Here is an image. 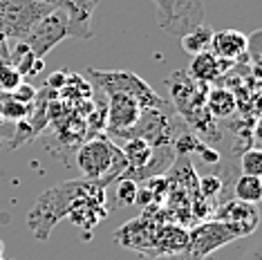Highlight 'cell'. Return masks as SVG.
Masks as SVG:
<instances>
[{
  "instance_id": "cell-1",
  "label": "cell",
  "mask_w": 262,
  "mask_h": 260,
  "mask_svg": "<svg viewBox=\"0 0 262 260\" xmlns=\"http://www.w3.org/2000/svg\"><path fill=\"white\" fill-rule=\"evenodd\" d=\"M105 215V186L94 180H70L38 195L27 213V227L38 240H47L52 229L70 218V222L90 235Z\"/></svg>"
},
{
  "instance_id": "cell-2",
  "label": "cell",
  "mask_w": 262,
  "mask_h": 260,
  "mask_svg": "<svg viewBox=\"0 0 262 260\" xmlns=\"http://www.w3.org/2000/svg\"><path fill=\"white\" fill-rule=\"evenodd\" d=\"M76 166L85 180L101 182L103 186L115 184L126 175V159L121 148H117L108 137H94L79 148L76 153Z\"/></svg>"
},
{
  "instance_id": "cell-3",
  "label": "cell",
  "mask_w": 262,
  "mask_h": 260,
  "mask_svg": "<svg viewBox=\"0 0 262 260\" xmlns=\"http://www.w3.org/2000/svg\"><path fill=\"white\" fill-rule=\"evenodd\" d=\"M88 74L94 79L97 88L105 97H108V94H117V92L128 94V97H133L135 101L141 105V110L159 108V105L166 103V99L159 97V94L135 72H126V70H88Z\"/></svg>"
},
{
  "instance_id": "cell-4",
  "label": "cell",
  "mask_w": 262,
  "mask_h": 260,
  "mask_svg": "<svg viewBox=\"0 0 262 260\" xmlns=\"http://www.w3.org/2000/svg\"><path fill=\"white\" fill-rule=\"evenodd\" d=\"M54 9L38 0H0V25L9 40H25L36 23Z\"/></svg>"
},
{
  "instance_id": "cell-5",
  "label": "cell",
  "mask_w": 262,
  "mask_h": 260,
  "mask_svg": "<svg viewBox=\"0 0 262 260\" xmlns=\"http://www.w3.org/2000/svg\"><path fill=\"white\" fill-rule=\"evenodd\" d=\"M237 240V235L231 231L226 224L217 222V220H206L200 222L198 227H193L188 231V242L186 247L170 256V260H204L208 258L213 251H217L220 247L229 245V242Z\"/></svg>"
},
{
  "instance_id": "cell-6",
  "label": "cell",
  "mask_w": 262,
  "mask_h": 260,
  "mask_svg": "<svg viewBox=\"0 0 262 260\" xmlns=\"http://www.w3.org/2000/svg\"><path fill=\"white\" fill-rule=\"evenodd\" d=\"M70 38V27H68V16L61 7H54L47 16H43L36 27L27 34L25 45L34 52L38 58H45L61 40Z\"/></svg>"
},
{
  "instance_id": "cell-7",
  "label": "cell",
  "mask_w": 262,
  "mask_h": 260,
  "mask_svg": "<svg viewBox=\"0 0 262 260\" xmlns=\"http://www.w3.org/2000/svg\"><path fill=\"white\" fill-rule=\"evenodd\" d=\"M213 220L226 224L237 238H244V235L255 231V227L260 222V213L255 204L240 202V200H229V202L220 204L215 209Z\"/></svg>"
},
{
  "instance_id": "cell-8",
  "label": "cell",
  "mask_w": 262,
  "mask_h": 260,
  "mask_svg": "<svg viewBox=\"0 0 262 260\" xmlns=\"http://www.w3.org/2000/svg\"><path fill=\"white\" fill-rule=\"evenodd\" d=\"M108 105H105V133L119 135L123 130L133 128L141 117V105L128 94H108Z\"/></svg>"
},
{
  "instance_id": "cell-9",
  "label": "cell",
  "mask_w": 262,
  "mask_h": 260,
  "mask_svg": "<svg viewBox=\"0 0 262 260\" xmlns=\"http://www.w3.org/2000/svg\"><path fill=\"white\" fill-rule=\"evenodd\" d=\"M101 0H61V7L68 16L70 38L88 40L92 38V16Z\"/></svg>"
},
{
  "instance_id": "cell-10",
  "label": "cell",
  "mask_w": 262,
  "mask_h": 260,
  "mask_svg": "<svg viewBox=\"0 0 262 260\" xmlns=\"http://www.w3.org/2000/svg\"><path fill=\"white\" fill-rule=\"evenodd\" d=\"M159 224L162 222L148 220V215L144 213L141 218H137V220L123 224V227L115 233V238H117V242H121L123 247H128V249H137L139 253H146L150 249Z\"/></svg>"
},
{
  "instance_id": "cell-11",
  "label": "cell",
  "mask_w": 262,
  "mask_h": 260,
  "mask_svg": "<svg viewBox=\"0 0 262 260\" xmlns=\"http://www.w3.org/2000/svg\"><path fill=\"white\" fill-rule=\"evenodd\" d=\"M188 242V231L182 224H172V222H162L157 227L155 240L144 256L148 258H164V256H175L180 253Z\"/></svg>"
},
{
  "instance_id": "cell-12",
  "label": "cell",
  "mask_w": 262,
  "mask_h": 260,
  "mask_svg": "<svg viewBox=\"0 0 262 260\" xmlns=\"http://www.w3.org/2000/svg\"><path fill=\"white\" fill-rule=\"evenodd\" d=\"M202 23H204V7H202V0H175L172 16L159 27L166 29L168 34H175V36H184L186 32L202 25Z\"/></svg>"
},
{
  "instance_id": "cell-13",
  "label": "cell",
  "mask_w": 262,
  "mask_h": 260,
  "mask_svg": "<svg viewBox=\"0 0 262 260\" xmlns=\"http://www.w3.org/2000/svg\"><path fill=\"white\" fill-rule=\"evenodd\" d=\"M247 43H249L247 34L237 32V29H222V32H213L211 52L217 58H224V61H231V63H240L242 58L249 61Z\"/></svg>"
},
{
  "instance_id": "cell-14",
  "label": "cell",
  "mask_w": 262,
  "mask_h": 260,
  "mask_svg": "<svg viewBox=\"0 0 262 260\" xmlns=\"http://www.w3.org/2000/svg\"><path fill=\"white\" fill-rule=\"evenodd\" d=\"M235 63L231 61H224V58H217L213 54L211 50L208 52H202V54H195V58L190 61V68H188V74L193 81H198V83H213V81H217L220 76H222L226 70H231Z\"/></svg>"
},
{
  "instance_id": "cell-15",
  "label": "cell",
  "mask_w": 262,
  "mask_h": 260,
  "mask_svg": "<svg viewBox=\"0 0 262 260\" xmlns=\"http://www.w3.org/2000/svg\"><path fill=\"white\" fill-rule=\"evenodd\" d=\"M121 153H123V159H126V166H128L123 177L135 180V177L146 168V164L150 162L152 146L139 137H133V139H126V146L121 148Z\"/></svg>"
},
{
  "instance_id": "cell-16",
  "label": "cell",
  "mask_w": 262,
  "mask_h": 260,
  "mask_svg": "<svg viewBox=\"0 0 262 260\" xmlns=\"http://www.w3.org/2000/svg\"><path fill=\"white\" fill-rule=\"evenodd\" d=\"M9 63L25 76H38L45 70V58H38L25 45V40H11L9 45Z\"/></svg>"
},
{
  "instance_id": "cell-17",
  "label": "cell",
  "mask_w": 262,
  "mask_h": 260,
  "mask_svg": "<svg viewBox=\"0 0 262 260\" xmlns=\"http://www.w3.org/2000/svg\"><path fill=\"white\" fill-rule=\"evenodd\" d=\"M204 103H206L208 115L215 121L229 119L237 110V97L233 94V90H229V88H224V85H215V88H211V90H206Z\"/></svg>"
},
{
  "instance_id": "cell-18",
  "label": "cell",
  "mask_w": 262,
  "mask_h": 260,
  "mask_svg": "<svg viewBox=\"0 0 262 260\" xmlns=\"http://www.w3.org/2000/svg\"><path fill=\"white\" fill-rule=\"evenodd\" d=\"M182 38V47L184 52L190 56L195 54H202V52H208L211 50V38H213V29L206 25V23H202V25L193 27L190 32H186Z\"/></svg>"
},
{
  "instance_id": "cell-19",
  "label": "cell",
  "mask_w": 262,
  "mask_h": 260,
  "mask_svg": "<svg viewBox=\"0 0 262 260\" xmlns=\"http://www.w3.org/2000/svg\"><path fill=\"white\" fill-rule=\"evenodd\" d=\"M34 103H23L16 101L9 92H0V117L7 123H18L32 117Z\"/></svg>"
},
{
  "instance_id": "cell-20",
  "label": "cell",
  "mask_w": 262,
  "mask_h": 260,
  "mask_svg": "<svg viewBox=\"0 0 262 260\" xmlns=\"http://www.w3.org/2000/svg\"><path fill=\"white\" fill-rule=\"evenodd\" d=\"M233 195L240 202L249 204H258L262 200V182L255 175H237V180L233 182Z\"/></svg>"
},
{
  "instance_id": "cell-21",
  "label": "cell",
  "mask_w": 262,
  "mask_h": 260,
  "mask_svg": "<svg viewBox=\"0 0 262 260\" xmlns=\"http://www.w3.org/2000/svg\"><path fill=\"white\" fill-rule=\"evenodd\" d=\"M63 97H74V99H90L92 97V88L88 85V81L79 74H68V81L65 85L58 90Z\"/></svg>"
},
{
  "instance_id": "cell-22",
  "label": "cell",
  "mask_w": 262,
  "mask_h": 260,
  "mask_svg": "<svg viewBox=\"0 0 262 260\" xmlns=\"http://www.w3.org/2000/svg\"><path fill=\"white\" fill-rule=\"evenodd\" d=\"M115 184H117V206L119 209L133 206L137 200V188H139V184H137L135 180H128V177H121Z\"/></svg>"
},
{
  "instance_id": "cell-23",
  "label": "cell",
  "mask_w": 262,
  "mask_h": 260,
  "mask_svg": "<svg viewBox=\"0 0 262 260\" xmlns=\"http://www.w3.org/2000/svg\"><path fill=\"white\" fill-rule=\"evenodd\" d=\"M240 173L242 175H262V153L260 148H249L240 155Z\"/></svg>"
},
{
  "instance_id": "cell-24",
  "label": "cell",
  "mask_w": 262,
  "mask_h": 260,
  "mask_svg": "<svg viewBox=\"0 0 262 260\" xmlns=\"http://www.w3.org/2000/svg\"><path fill=\"white\" fill-rule=\"evenodd\" d=\"M23 81V74L11 63H0V92H14Z\"/></svg>"
},
{
  "instance_id": "cell-25",
  "label": "cell",
  "mask_w": 262,
  "mask_h": 260,
  "mask_svg": "<svg viewBox=\"0 0 262 260\" xmlns=\"http://www.w3.org/2000/svg\"><path fill=\"white\" fill-rule=\"evenodd\" d=\"M36 92H38L36 88H34V85H29V83H25V81H23V83H20L18 88H16L14 92H9V94L16 99V101H23V103H34V101H36Z\"/></svg>"
},
{
  "instance_id": "cell-26",
  "label": "cell",
  "mask_w": 262,
  "mask_h": 260,
  "mask_svg": "<svg viewBox=\"0 0 262 260\" xmlns=\"http://www.w3.org/2000/svg\"><path fill=\"white\" fill-rule=\"evenodd\" d=\"M152 3L157 5V7H159V14H162V16H159V25H164V23L172 16V9H175V0H152Z\"/></svg>"
},
{
  "instance_id": "cell-27",
  "label": "cell",
  "mask_w": 262,
  "mask_h": 260,
  "mask_svg": "<svg viewBox=\"0 0 262 260\" xmlns=\"http://www.w3.org/2000/svg\"><path fill=\"white\" fill-rule=\"evenodd\" d=\"M65 81H68V72H63V70H58V72H54L50 76V79L45 81V85H47V90H54L58 92L61 88L65 85Z\"/></svg>"
},
{
  "instance_id": "cell-28",
  "label": "cell",
  "mask_w": 262,
  "mask_h": 260,
  "mask_svg": "<svg viewBox=\"0 0 262 260\" xmlns=\"http://www.w3.org/2000/svg\"><path fill=\"white\" fill-rule=\"evenodd\" d=\"M0 58H3L5 63H9V38L5 36L3 25H0Z\"/></svg>"
},
{
  "instance_id": "cell-29",
  "label": "cell",
  "mask_w": 262,
  "mask_h": 260,
  "mask_svg": "<svg viewBox=\"0 0 262 260\" xmlns=\"http://www.w3.org/2000/svg\"><path fill=\"white\" fill-rule=\"evenodd\" d=\"M11 135H14V130H11V123H7L0 117V137L3 139H11Z\"/></svg>"
},
{
  "instance_id": "cell-30",
  "label": "cell",
  "mask_w": 262,
  "mask_h": 260,
  "mask_svg": "<svg viewBox=\"0 0 262 260\" xmlns=\"http://www.w3.org/2000/svg\"><path fill=\"white\" fill-rule=\"evenodd\" d=\"M242 260H262V251H260V247H258V245H255V247H253V249H251V251H249V253H247V256H244Z\"/></svg>"
},
{
  "instance_id": "cell-31",
  "label": "cell",
  "mask_w": 262,
  "mask_h": 260,
  "mask_svg": "<svg viewBox=\"0 0 262 260\" xmlns=\"http://www.w3.org/2000/svg\"><path fill=\"white\" fill-rule=\"evenodd\" d=\"M38 3H45V5H52V7H58L61 0H38Z\"/></svg>"
},
{
  "instance_id": "cell-32",
  "label": "cell",
  "mask_w": 262,
  "mask_h": 260,
  "mask_svg": "<svg viewBox=\"0 0 262 260\" xmlns=\"http://www.w3.org/2000/svg\"><path fill=\"white\" fill-rule=\"evenodd\" d=\"M3 251H5V245H3V240H0V260H3Z\"/></svg>"
},
{
  "instance_id": "cell-33",
  "label": "cell",
  "mask_w": 262,
  "mask_h": 260,
  "mask_svg": "<svg viewBox=\"0 0 262 260\" xmlns=\"http://www.w3.org/2000/svg\"><path fill=\"white\" fill-rule=\"evenodd\" d=\"M0 144H3V137H0Z\"/></svg>"
},
{
  "instance_id": "cell-34",
  "label": "cell",
  "mask_w": 262,
  "mask_h": 260,
  "mask_svg": "<svg viewBox=\"0 0 262 260\" xmlns=\"http://www.w3.org/2000/svg\"><path fill=\"white\" fill-rule=\"evenodd\" d=\"M0 63H5V61H3V58H0Z\"/></svg>"
},
{
  "instance_id": "cell-35",
  "label": "cell",
  "mask_w": 262,
  "mask_h": 260,
  "mask_svg": "<svg viewBox=\"0 0 262 260\" xmlns=\"http://www.w3.org/2000/svg\"><path fill=\"white\" fill-rule=\"evenodd\" d=\"M3 260H5V258H3Z\"/></svg>"
}]
</instances>
